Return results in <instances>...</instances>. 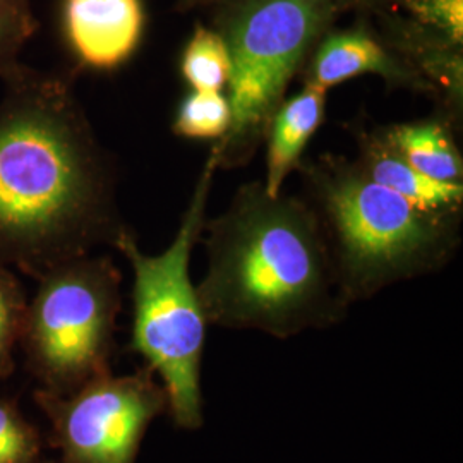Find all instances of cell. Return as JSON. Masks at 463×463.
I'll return each mask as SVG.
<instances>
[{"mask_svg": "<svg viewBox=\"0 0 463 463\" xmlns=\"http://www.w3.org/2000/svg\"><path fill=\"white\" fill-rule=\"evenodd\" d=\"M0 265L33 280L116 244V170L72 81L21 66L2 80Z\"/></svg>", "mask_w": 463, "mask_h": 463, "instance_id": "obj_1", "label": "cell"}, {"mask_svg": "<svg viewBox=\"0 0 463 463\" xmlns=\"http://www.w3.org/2000/svg\"><path fill=\"white\" fill-rule=\"evenodd\" d=\"M201 241L206 271L196 288L208 325L287 340L347 315L309 201L269 196L260 181L242 184L225 212L206 218Z\"/></svg>", "mask_w": 463, "mask_h": 463, "instance_id": "obj_2", "label": "cell"}, {"mask_svg": "<svg viewBox=\"0 0 463 463\" xmlns=\"http://www.w3.org/2000/svg\"><path fill=\"white\" fill-rule=\"evenodd\" d=\"M323 225L348 307L441 271L462 242V215L430 213L371 181L355 160L325 153L298 168Z\"/></svg>", "mask_w": 463, "mask_h": 463, "instance_id": "obj_3", "label": "cell"}, {"mask_svg": "<svg viewBox=\"0 0 463 463\" xmlns=\"http://www.w3.org/2000/svg\"><path fill=\"white\" fill-rule=\"evenodd\" d=\"M216 170L215 155L210 151L177 233L164 252L145 254L129 229L120 232L114 244L133 269L129 348L162 383L166 414L184 430H198L204 422L201 371L208 321L189 266L206 223Z\"/></svg>", "mask_w": 463, "mask_h": 463, "instance_id": "obj_4", "label": "cell"}, {"mask_svg": "<svg viewBox=\"0 0 463 463\" xmlns=\"http://www.w3.org/2000/svg\"><path fill=\"white\" fill-rule=\"evenodd\" d=\"M335 0H233L216 32L231 57V126L212 148L218 168L248 165L265 143L288 84L328 33Z\"/></svg>", "mask_w": 463, "mask_h": 463, "instance_id": "obj_5", "label": "cell"}, {"mask_svg": "<svg viewBox=\"0 0 463 463\" xmlns=\"http://www.w3.org/2000/svg\"><path fill=\"white\" fill-rule=\"evenodd\" d=\"M36 281L19 348L40 390L71 395L112 373L122 275L109 256L86 254Z\"/></svg>", "mask_w": 463, "mask_h": 463, "instance_id": "obj_6", "label": "cell"}, {"mask_svg": "<svg viewBox=\"0 0 463 463\" xmlns=\"http://www.w3.org/2000/svg\"><path fill=\"white\" fill-rule=\"evenodd\" d=\"M33 398L49 419L50 445L71 463H136L149 426L168 411L165 390L146 365L109 373L62 397L38 388Z\"/></svg>", "mask_w": 463, "mask_h": 463, "instance_id": "obj_7", "label": "cell"}, {"mask_svg": "<svg viewBox=\"0 0 463 463\" xmlns=\"http://www.w3.org/2000/svg\"><path fill=\"white\" fill-rule=\"evenodd\" d=\"M300 72L304 84L326 91L348 80L374 74L392 90H409L436 99L430 83L364 26L325 34Z\"/></svg>", "mask_w": 463, "mask_h": 463, "instance_id": "obj_8", "label": "cell"}, {"mask_svg": "<svg viewBox=\"0 0 463 463\" xmlns=\"http://www.w3.org/2000/svg\"><path fill=\"white\" fill-rule=\"evenodd\" d=\"M67 45L86 67L110 71L133 55L145 28L141 0H64Z\"/></svg>", "mask_w": 463, "mask_h": 463, "instance_id": "obj_9", "label": "cell"}, {"mask_svg": "<svg viewBox=\"0 0 463 463\" xmlns=\"http://www.w3.org/2000/svg\"><path fill=\"white\" fill-rule=\"evenodd\" d=\"M352 134L359 151L355 164L371 181L397 193L424 212L462 215L463 183H439L420 174L388 145L380 126L365 128L357 120Z\"/></svg>", "mask_w": 463, "mask_h": 463, "instance_id": "obj_10", "label": "cell"}, {"mask_svg": "<svg viewBox=\"0 0 463 463\" xmlns=\"http://www.w3.org/2000/svg\"><path fill=\"white\" fill-rule=\"evenodd\" d=\"M384 43L430 83L441 107V116L457 128L463 116L462 47L417 24L398 23Z\"/></svg>", "mask_w": 463, "mask_h": 463, "instance_id": "obj_11", "label": "cell"}, {"mask_svg": "<svg viewBox=\"0 0 463 463\" xmlns=\"http://www.w3.org/2000/svg\"><path fill=\"white\" fill-rule=\"evenodd\" d=\"M326 95V90L304 84L296 97L283 99L271 118L265 139L268 149L263 181L269 196L280 194L285 179L304 160V149L325 120Z\"/></svg>", "mask_w": 463, "mask_h": 463, "instance_id": "obj_12", "label": "cell"}, {"mask_svg": "<svg viewBox=\"0 0 463 463\" xmlns=\"http://www.w3.org/2000/svg\"><path fill=\"white\" fill-rule=\"evenodd\" d=\"M388 145L420 174L439 183H463V158L455 126L438 116L380 128Z\"/></svg>", "mask_w": 463, "mask_h": 463, "instance_id": "obj_13", "label": "cell"}, {"mask_svg": "<svg viewBox=\"0 0 463 463\" xmlns=\"http://www.w3.org/2000/svg\"><path fill=\"white\" fill-rule=\"evenodd\" d=\"M185 83L196 91H222L231 78V57L216 30L198 24L181 59Z\"/></svg>", "mask_w": 463, "mask_h": 463, "instance_id": "obj_14", "label": "cell"}, {"mask_svg": "<svg viewBox=\"0 0 463 463\" xmlns=\"http://www.w3.org/2000/svg\"><path fill=\"white\" fill-rule=\"evenodd\" d=\"M231 126V103L223 91L193 90L181 101L172 131L187 139H220Z\"/></svg>", "mask_w": 463, "mask_h": 463, "instance_id": "obj_15", "label": "cell"}, {"mask_svg": "<svg viewBox=\"0 0 463 463\" xmlns=\"http://www.w3.org/2000/svg\"><path fill=\"white\" fill-rule=\"evenodd\" d=\"M28 298L16 273L0 265V380L16 371V352L24 330Z\"/></svg>", "mask_w": 463, "mask_h": 463, "instance_id": "obj_16", "label": "cell"}, {"mask_svg": "<svg viewBox=\"0 0 463 463\" xmlns=\"http://www.w3.org/2000/svg\"><path fill=\"white\" fill-rule=\"evenodd\" d=\"M42 434L24 415L16 400L0 398V463H38Z\"/></svg>", "mask_w": 463, "mask_h": 463, "instance_id": "obj_17", "label": "cell"}, {"mask_svg": "<svg viewBox=\"0 0 463 463\" xmlns=\"http://www.w3.org/2000/svg\"><path fill=\"white\" fill-rule=\"evenodd\" d=\"M36 28L32 0H0V80L23 66L19 52Z\"/></svg>", "mask_w": 463, "mask_h": 463, "instance_id": "obj_18", "label": "cell"}, {"mask_svg": "<svg viewBox=\"0 0 463 463\" xmlns=\"http://www.w3.org/2000/svg\"><path fill=\"white\" fill-rule=\"evenodd\" d=\"M417 24L463 45V0H400Z\"/></svg>", "mask_w": 463, "mask_h": 463, "instance_id": "obj_19", "label": "cell"}, {"mask_svg": "<svg viewBox=\"0 0 463 463\" xmlns=\"http://www.w3.org/2000/svg\"><path fill=\"white\" fill-rule=\"evenodd\" d=\"M336 2V5L340 4V2H347V0H335ZM350 2H364V4H374V2H384V0H350Z\"/></svg>", "mask_w": 463, "mask_h": 463, "instance_id": "obj_20", "label": "cell"}, {"mask_svg": "<svg viewBox=\"0 0 463 463\" xmlns=\"http://www.w3.org/2000/svg\"><path fill=\"white\" fill-rule=\"evenodd\" d=\"M38 463H71V462H67V460H64V458H59V460H49V462H42V460H40V462Z\"/></svg>", "mask_w": 463, "mask_h": 463, "instance_id": "obj_21", "label": "cell"}]
</instances>
